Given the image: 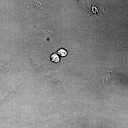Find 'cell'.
<instances>
[{
  "label": "cell",
  "mask_w": 128,
  "mask_h": 128,
  "mask_svg": "<svg viewBox=\"0 0 128 128\" xmlns=\"http://www.w3.org/2000/svg\"><path fill=\"white\" fill-rule=\"evenodd\" d=\"M51 61L54 63H58L60 61L59 57L56 54L53 53L51 55L50 57Z\"/></svg>",
  "instance_id": "1"
},
{
  "label": "cell",
  "mask_w": 128,
  "mask_h": 128,
  "mask_svg": "<svg viewBox=\"0 0 128 128\" xmlns=\"http://www.w3.org/2000/svg\"><path fill=\"white\" fill-rule=\"evenodd\" d=\"M57 53L62 57H64L67 54V52L65 49L61 48L57 51Z\"/></svg>",
  "instance_id": "2"
}]
</instances>
